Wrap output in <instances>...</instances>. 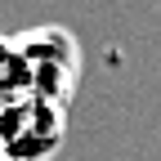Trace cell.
<instances>
[{
  "label": "cell",
  "mask_w": 161,
  "mask_h": 161,
  "mask_svg": "<svg viewBox=\"0 0 161 161\" xmlns=\"http://www.w3.org/2000/svg\"><path fill=\"white\" fill-rule=\"evenodd\" d=\"M27 67V94L45 98L54 108H67L80 85V45L67 27H27L14 36Z\"/></svg>",
  "instance_id": "1"
},
{
  "label": "cell",
  "mask_w": 161,
  "mask_h": 161,
  "mask_svg": "<svg viewBox=\"0 0 161 161\" xmlns=\"http://www.w3.org/2000/svg\"><path fill=\"white\" fill-rule=\"evenodd\" d=\"M63 130H67L63 108H54L36 94L0 108V152H5V161H54L63 148Z\"/></svg>",
  "instance_id": "2"
},
{
  "label": "cell",
  "mask_w": 161,
  "mask_h": 161,
  "mask_svg": "<svg viewBox=\"0 0 161 161\" xmlns=\"http://www.w3.org/2000/svg\"><path fill=\"white\" fill-rule=\"evenodd\" d=\"M18 98H27V67L14 36H0V108L18 103Z\"/></svg>",
  "instance_id": "3"
},
{
  "label": "cell",
  "mask_w": 161,
  "mask_h": 161,
  "mask_svg": "<svg viewBox=\"0 0 161 161\" xmlns=\"http://www.w3.org/2000/svg\"><path fill=\"white\" fill-rule=\"evenodd\" d=\"M0 161H5V152H0Z\"/></svg>",
  "instance_id": "4"
}]
</instances>
